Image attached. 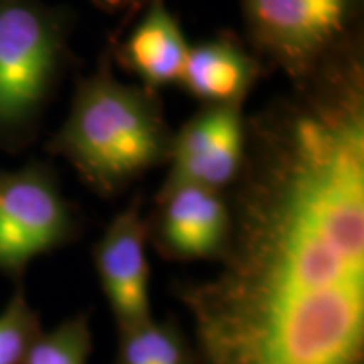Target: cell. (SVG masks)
Wrapping results in <instances>:
<instances>
[{"label":"cell","instance_id":"obj_5","mask_svg":"<svg viewBox=\"0 0 364 364\" xmlns=\"http://www.w3.org/2000/svg\"><path fill=\"white\" fill-rule=\"evenodd\" d=\"M358 0H243L253 44L295 78L341 48Z\"/></svg>","mask_w":364,"mask_h":364},{"label":"cell","instance_id":"obj_4","mask_svg":"<svg viewBox=\"0 0 364 364\" xmlns=\"http://www.w3.org/2000/svg\"><path fill=\"white\" fill-rule=\"evenodd\" d=\"M83 223L51 164L0 167V275L21 284L31 263L73 245Z\"/></svg>","mask_w":364,"mask_h":364},{"label":"cell","instance_id":"obj_2","mask_svg":"<svg viewBox=\"0 0 364 364\" xmlns=\"http://www.w3.org/2000/svg\"><path fill=\"white\" fill-rule=\"evenodd\" d=\"M172 139L156 97L117 80L103 58L76 86L70 112L46 149L65 159L100 198H117L169 162Z\"/></svg>","mask_w":364,"mask_h":364},{"label":"cell","instance_id":"obj_11","mask_svg":"<svg viewBox=\"0 0 364 364\" xmlns=\"http://www.w3.org/2000/svg\"><path fill=\"white\" fill-rule=\"evenodd\" d=\"M110 364H196V354L177 318L152 317L117 331V351Z\"/></svg>","mask_w":364,"mask_h":364},{"label":"cell","instance_id":"obj_10","mask_svg":"<svg viewBox=\"0 0 364 364\" xmlns=\"http://www.w3.org/2000/svg\"><path fill=\"white\" fill-rule=\"evenodd\" d=\"M260 65L233 39L191 46L179 83L196 98L215 103H243L258 78Z\"/></svg>","mask_w":364,"mask_h":364},{"label":"cell","instance_id":"obj_7","mask_svg":"<svg viewBox=\"0 0 364 364\" xmlns=\"http://www.w3.org/2000/svg\"><path fill=\"white\" fill-rule=\"evenodd\" d=\"M142 204V196L135 194L112 218L91 250L95 273L117 331L139 326L154 317L147 221Z\"/></svg>","mask_w":364,"mask_h":364},{"label":"cell","instance_id":"obj_12","mask_svg":"<svg viewBox=\"0 0 364 364\" xmlns=\"http://www.w3.org/2000/svg\"><path fill=\"white\" fill-rule=\"evenodd\" d=\"M93 353L90 312L63 318L53 329L41 332L22 364H88Z\"/></svg>","mask_w":364,"mask_h":364},{"label":"cell","instance_id":"obj_3","mask_svg":"<svg viewBox=\"0 0 364 364\" xmlns=\"http://www.w3.org/2000/svg\"><path fill=\"white\" fill-rule=\"evenodd\" d=\"M70 16L43 0H0V150L34 142L70 58Z\"/></svg>","mask_w":364,"mask_h":364},{"label":"cell","instance_id":"obj_14","mask_svg":"<svg viewBox=\"0 0 364 364\" xmlns=\"http://www.w3.org/2000/svg\"><path fill=\"white\" fill-rule=\"evenodd\" d=\"M95 6L103 9V11L113 12V11H120V9H127L134 4L140 2V0H91Z\"/></svg>","mask_w":364,"mask_h":364},{"label":"cell","instance_id":"obj_6","mask_svg":"<svg viewBox=\"0 0 364 364\" xmlns=\"http://www.w3.org/2000/svg\"><path fill=\"white\" fill-rule=\"evenodd\" d=\"M147 221L149 247L167 262H218L231 233L226 191L198 184L159 189Z\"/></svg>","mask_w":364,"mask_h":364},{"label":"cell","instance_id":"obj_1","mask_svg":"<svg viewBox=\"0 0 364 364\" xmlns=\"http://www.w3.org/2000/svg\"><path fill=\"white\" fill-rule=\"evenodd\" d=\"M216 270L176 279L196 364H364V75L327 59L248 118Z\"/></svg>","mask_w":364,"mask_h":364},{"label":"cell","instance_id":"obj_8","mask_svg":"<svg viewBox=\"0 0 364 364\" xmlns=\"http://www.w3.org/2000/svg\"><path fill=\"white\" fill-rule=\"evenodd\" d=\"M245 124L241 103H215L196 113L174 134L161 189L179 184L230 189L243 162Z\"/></svg>","mask_w":364,"mask_h":364},{"label":"cell","instance_id":"obj_9","mask_svg":"<svg viewBox=\"0 0 364 364\" xmlns=\"http://www.w3.org/2000/svg\"><path fill=\"white\" fill-rule=\"evenodd\" d=\"M191 46L164 0H150L139 26L122 46L120 56L147 88L179 83Z\"/></svg>","mask_w":364,"mask_h":364},{"label":"cell","instance_id":"obj_13","mask_svg":"<svg viewBox=\"0 0 364 364\" xmlns=\"http://www.w3.org/2000/svg\"><path fill=\"white\" fill-rule=\"evenodd\" d=\"M41 332V317L27 300L21 282L0 311V364L24 363L27 351Z\"/></svg>","mask_w":364,"mask_h":364}]
</instances>
